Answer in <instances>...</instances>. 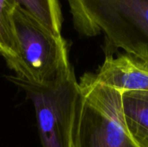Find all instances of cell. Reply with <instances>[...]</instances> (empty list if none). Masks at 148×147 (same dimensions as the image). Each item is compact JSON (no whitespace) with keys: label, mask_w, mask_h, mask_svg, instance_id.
Instances as JSON below:
<instances>
[{"label":"cell","mask_w":148,"mask_h":147,"mask_svg":"<svg viewBox=\"0 0 148 147\" xmlns=\"http://www.w3.org/2000/svg\"><path fill=\"white\" fill-rule=\"evenodd\" d=\"M73 24L82 36H105V52L148 62V0H67Z\"/></svg>","instance_id":"cell-1"},{"label":"cell","mask_w":148,"mask_h":147,"mask_svg":"<svg viewBox=\"0 0 148 147\" xmlns=\"http://www.w3.org/2000/svg\"><path fill=\"white\" fill-rule=\"evenodd\" d=\"M72 125V147H138L126 126L122 92L81 77Z\"/></svg>","instance_id":"cell-2"},{"label":"cell","mask_w":148,"mask_h":147,"mask_svg":"<svg viewBox=\"0 0 148 147\" xmlns=\"http://www.w3.org/2000/svg\"><path fill=\"white\" fill-rule=\"evenodd\" d=\"M14 27L17 55L6 63L16 78L47 85L72 68L62 36L53 34L20 5L14 13Z\"/></svg>","instance_id":"cell-3"},{"label":"cell","mask_w":148,"mask_h":147,"mask_svg":"<svg viewBox=\"0 0 148 147\" xmlns=\"http://www.w3.org/2000/svg\"><path fill=\"white\" fill-rule=\"evenodd\" d=\"M32 101L42 147H72V125L79 85L73 68L56 81L39 85L11 76Z\"/></svg>","instance_id":"cell-4"},{"label":"cell","mask_w":148,"mask_h":147,"mask_svg":"<svg viewBox=\"0 0 148 147\" xmlns=\"http://www.w3.org/2000/svg\"><path fill=\"white\" fill-rule=\"evenodd\" d=\"M94 78L121 92H148V62L124 53L117 57L105 52V60Z\"/></svg>","instance_id":"cell-5"},{"label":"cell","mask_w":148,"mask_h":147,"mask_svg":"<svg viewBox=\"0 0 148 147\" xmlns=\"http://www.w3.org/2000/svg\"><path fill=\"white\" fill-rule=\"evenodd\" d=\"M121 101L131 138L138 147H148V92H123Z\"/></svg>","instance_id":"cell-6"},{"label":"cell","mask_w":148,"mask_h":147,"mask_svg":"<svg viewBox=\"0 0 148 147\" xmlns=\"http://www.w3.org/2000/svg\"><path fill=\"white\" fill-rule=\"evenodd\" d=\"M18 4L29 12L56 36H62V14L58 0H16Z\"/></svg>","instance_id":"cell-7"},{"label":"cell","mask_w":148,"mask_h":147,"mask_svg":"<svg viewBox=\"0 0 148 147\" xmlns=\"http://www.w3.org/2000/svg\"><path fill=\"white\" fill-rule=\"evenodd\" d=\"M16 0H0V43L5 61L17 55V43L14 27V13L18 6Z\"/></svg>","instance_id":"cell-8"},{"label":"cell","mask_w":148,"mask_h":147,"mask_svg":"<svg viewBox=\"0 0 148 147\" xmlns=\"http://www.w3.org/2000/svg\"><path fill=\"white\" fill-rule=\"evenodd\" d=\"M0 55H2V47H1V43H0Z\"/></svg>","instance_id":"cell-9"}]
</instances>
